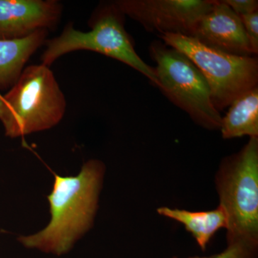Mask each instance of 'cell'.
Returning <instances> with one entry per match:
<instances>
[{
  "instance_id": "cell-1",
  "label": "cell",
  "mask_w": 258,
  "mask_h": 258,
  "mask_svg": "<svg viewBox=\"0 0 258 258\" xmlns=\"http://www.w3.org/2000/svg\"><path fill=\"white\" fill-rule=\"evenodd\" d=\"M106 165L92 159L83 164L76 176L55 175L47 196L51 218L37 233L20 236L24 247L60 256L69 252L93 227Z\"/></svg>"
},
{
  "instance_id": "cell-2",
  "label": "cell",
  "mask_w": 258,
  "mask_h": 258,
  "mask_svg": "<svg viewBox=\"0 0 258 258\" xmlns=\"http://www.w3.org/2000/svg\"><path fill=\"white\" fill-rule=\"evenodd\" d=\"M66 97L50 67L32 64L14 86L0 94V122L15 139L53 128L63 118Z\"/></svg>"
},
{
  "instance_id": "cell-3",
  "label": "cell",
  "mask_w": 258,
  "mask_h": 258,
  "mask_svg": "<svg viewBox=\"0 0 258 258\" xmlns=\"http://www.w3.org/2000/svg\"><path fill=\"white\" fill-rule=\"evenodd\" d=\"M125 15L115 2L103 3L93 12L89 21L91 30H76L71 23L64 27L59 36L47 40L41 56L42 64L47 67L69 52L88 50L120 61L147 77L159 87L154 68L151 67L134 48L133 41L125 29Z\"/></svg>"
},
{
  "instance_id": "cell-4",
  "label": "cell",
  "mask_w": 258,
  "mask_h": 258,
  "mask_svg": "<svg viewBox=\"0 0 258 258\" xmlns=\"http://www.w3.org/2000/svg\"><path fill=\"white\" fill-rule=\"evenodd\" d=\"M215 184L227 215V244L258 245V137L222 159Z\"/></svg>"
},
{
  "instance_id": "cell-5",
  "label": "cell",
  "mask_w": 258,
  "mask_h": 258,
  "mask_svg": "<svg viewBox=\"0 0 258 258\" xmlns=\"http://www.w3.org/2000/svg\"><path fill=\"white\" fill-rule=\"evenodd\" d=\"M149 51L156 62L158 88L197 124L220 130L222 117L212 103L208 81L189 57L161 41L153 42Z\"/></svg>"
},
{
  "instance_id": "cell-6",
  "label": "cell",
  "mask_w": 258,
  "mask_h": 258,
  "mask_svg": "<svg viewBox=\"0 0 258 258\" xmlns=\"http://www.w3.org/2000/svg\"><path fill=\"white\" fill-rule=\"evenodd\" d=\"M163 42L182 52L203 74L211 91L212 101L220 112L258 83V61L252 56L226 53L180 34L159 35Z\"/></svg>"
},
{
  "instance_id": "cell-7",
  "label": "cell",
  "mask_w": 258,
  "mask_h": 258,
  "mask_svg": "<svg viewBox=\"0 0 258 258\" xmlns=\"http://www.w3.org/2000/svg\"><path fill=\"white\" fill-rule=\"evenodd\" d=\"M215 0H118L124 15L148 31L191 36L197 23L213 6Z\"/></svg>"
},
{
  "instance_id": "cell-8",
  "label": "cell",
  "mask_w": 258,
  "mask_h": 258,
  "mask_svg": "<svg viewBox=\"0 0 258 258\" xmlns=\"http://www.w3.org/2000/svg\"><path fill=\"white\" fill-rule=\"evenodd\" d=\"M62 13L57 0H0V40H20L39 30H53Z\"/></svg>"
},
{
  "instance_id": "cell-9",
  "label": "cell",
  "mask_w": 258,
  "mask_h": 258,
  "mask_svg": "<svg viewBox=\"0 0 258 258\" xmlns=\"http://www.w3.org/2000/svg\"><path fill=\"white\" fill-rule=\"evenodd\" d=\"M190 37L231 55H253L240 16L223 1H215L211 9L199 20Z\"/></svg>"
},
{
  "instance_id": "cell-10",
  "label": "cell",
  "mask_w": 258,
  "mask_h": 258,
  "mask_svg": "<svg viewBox=\"0 0 258 258\" xmlns=\"http://www.w3.org/2000/svg\"><path fill=\"white\" fill-rule=\"evenodd\" d=\"M47 30H39L20 40H0V91L13 87L30 57L45 45Z\"/></svg>"
},
{
  "instance_id": "cell-11",
  "label": "cell",
  "mask_w": 258,
  "mask_h": 258,
  "mask_svg": "<svg viewBox=\"0 0 258 258\" xmlns=\"http://www.w3.org/2000/svg\"><path fill=\"white\" fill-rule=\"evenodd\" d=\"M157 212L161 216L184 226L185 230L191 234L203 251L206 249L217 231L227 228V215L220 205L214 210L200 212L163 206L158 208Z\"/></svg>"
},
{
  "instance_id": "cell-12",
  "label": "cell",
  "mask_w": 258,
  "mask_h": 258,
  "mask_svg": "<svg viewBox=\"0 0 258 258\" xmlns=\"http://www.w3.org/2000/svg\"><path fill=\"white\" fill-rule=\"evenodd\" d=\"M220 130L225 139L258 137V86L232 102Z\"/></svg>"
},
{
  "instance_id": "cell-13",
  "label": "cell",
  "mask_w": 258,
  "mask_h": 258,
  "mask_svg": "<svg viewBox=\"0 0 258 258\" xmlns=\"http://www.w3.org/2000/svg\"><path fill=\"white\" fill-rule=\"evenodd\" d=\"M227 247L220 253L210 257L189 258H257L258 245L244 242L227 244ZM171 258H178L173 257Z\"/></svg>"
},
{
  "instance_id": "cell-14",
  "label": "cell",
  "mask_w": 258,
  "mask_h": 258,
  "mask_svg": "<svg viewBox=\"0 0 258 258\" xmlns=\"http://www.w3.org/2000/svg\"><path fill=\"white\" fill-rule=\"evenodd\" d=\"M253 55L258 53V12L240 16Z\"/></svg>"
},
{
  "instance_id": "cell-15",
  "label": "cell",
  "mask_w": 258,
  "mask_h": 258,
  "mask_svg": "<svg viewBox=\"0 0 258 258\" xmlns=\"http://www.w3.org/2000/svg\"><path fill=\"white\" fill-rule=\"evenodd\" d=\"M223 2L239 16L258 12L257 0H224Z\"/></svg>"
}]
</instances>
